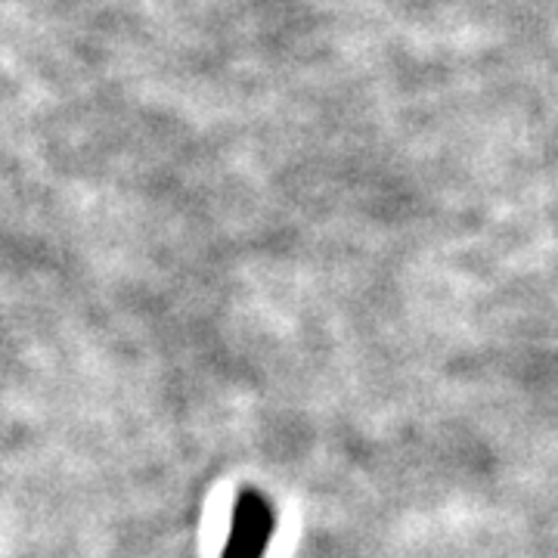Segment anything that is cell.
Instances as JSON below:
<instances>
[{
  "label": "cell",
  "instance_id": "1",
  "mask_svg": "<svg viewBox=\"0 0 558 558\" xmlns=\"http://www.w3.org/2000/svg\"><path fill=\"white\" fill-rule=\"evenodd\" d=\"M270 537H274V512L267 499H260L258 494H242L230 539L223 546V558H260Z\"/></svg>",
  "mask_w": 558,
  "mask_h": 558
}]
</instances>
